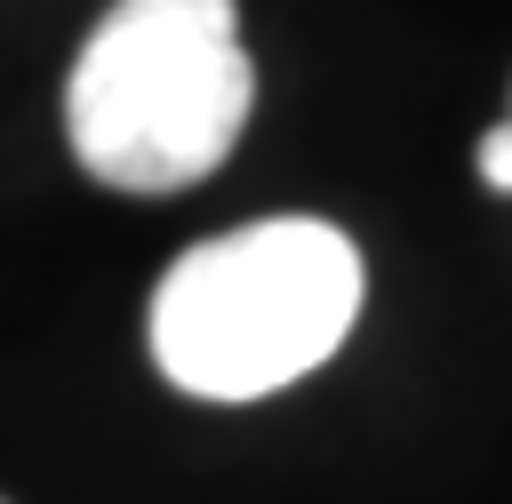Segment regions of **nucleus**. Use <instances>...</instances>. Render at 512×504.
Masks as SVG:
<instances>
[{
  "label": "nucleus",
  "instance_id": "f257e3e1",
  "mask_svg": "<svg viewBox=\"0 0 512 504\" xmlns=\"http://www.w3.org/2000/svg\"><path fill=\"white\" fill-rule=\"evenodd\" d=\"M360 248L320 216H264L184 248L152 296V360L184 400H272L328 368L360 320Z\"/></svg>",
  "mask_w": 512,
  "mask_h": 504
},
{
  "label": "nucleus",
  "instance_id": "f03ea898",
  "mask_svg": "<svg viewBox=\"0 0 512 504\" xmlns=\"http://www.w3.org/2000/svg\"><path fill=\"white\" fill-rule=\"evenodd\" d=\"M248 112L256 64L232 0H120L64 80V136L112 192H184L216 176Z\"/></svg>",
  "mask_w": 512,
  "mask_h": 504
},
{
  "label": "nucleus",
  "instance_id": "7ed1b4c3",
  "mask_svg": "<svg viewBox=\"0 0 512 504\" xmlns=\"http://www.w3.org/2000/svg\"><path fill=\"white\" fill-rule=\"evenodd\" d=\"M480 176H488L496 192H512V112H504V120L480 136Z\"/></svg>",
  "mask_w": 512,
  "mask_h": 504
}]
</instances>
